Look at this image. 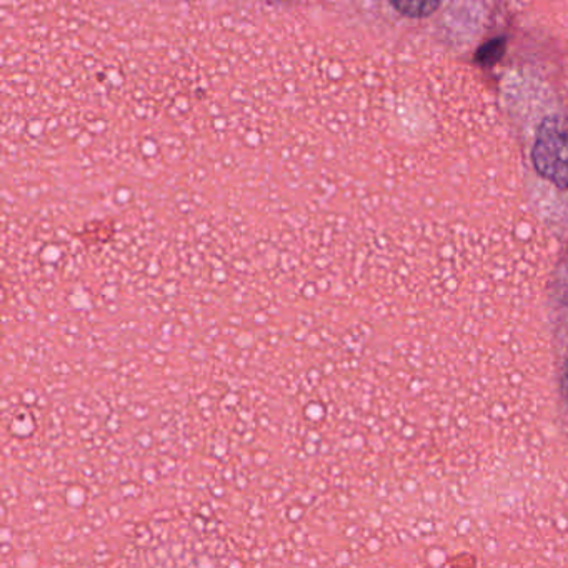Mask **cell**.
Returning a JSON list of instances; mask_svg holds the SVG:
<instances>
[{
    "label": "cell",
    "mask_w": 568,
    "mask_h": 568,
    "mask_svg": "<svg viewBox=\"0 0 568 568\" xmlns=\"http://www.w3.org/2000/svg\"><path fill=\"white\" fill-rule=\"evenodd\" d=\"M530 161L535 174L548 187L568 192V119L560 114L545 118L538 125Z\"/></svg>",
    "instance_id": "1"
},
{
    "label": "cell",
    "mask_w": 568,
    "mask_h": 568,
    "mask_svg": "<svg viewBox=\"0 0 568 568\" xmlns=\"http://www.w3.org/2000/svg\"><path fill=\"white\" fill-rule=\"evenodd\" d=\"M388 4L405 18L422 19L434 14L442 0H388Z\"/></svg>",
    "instance_id": "2"
},
{
    "label": "cell",
    "mask_w": 568,
    "mask_h": 568,
    "mask_svg": "<svg viewBox=\"0 0 568 568\" xmlns=\"http://www.w3.org/2000/svg\"><path fill=\"white\" fill-rule=\"evenodd\" d=\"M564 387H565V390L568 392V358H567V362H565V368H564Z\"/></svg>",
    "instance_id": "3"
}]
</instances>
